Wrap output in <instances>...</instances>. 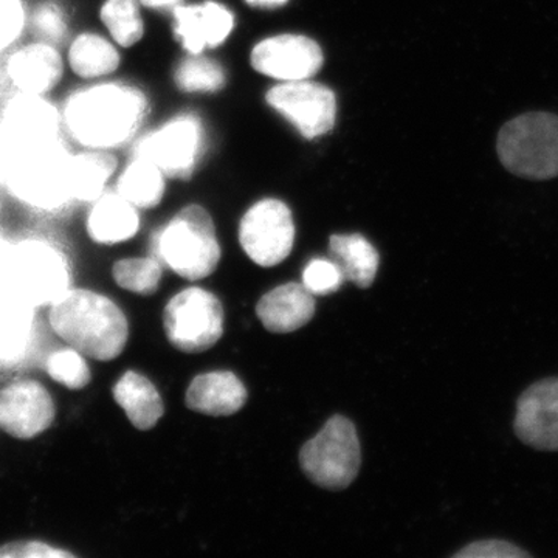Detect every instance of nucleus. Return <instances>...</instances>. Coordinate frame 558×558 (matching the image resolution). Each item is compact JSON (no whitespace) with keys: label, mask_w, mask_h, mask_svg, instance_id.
I'll return each mask as SVG.
<instances>
[{"label":"nucleus","mask_w":558,"mask_h":558,"mask_svg":"<svg viewBox=\"0 0 558 558\" xmlns=\"http://www.w3.org/2000/svg\"><path fill=\"white\" fill-rule=\"evenodd\" d=\"M149 113L148 97L131 83H86L61 106L62 128L80 149L113 150L137 137Z\"/></svg>","instance_id":"nucleus-1"},{"label":"nucleus","mask_w":558,"mask_h":558,"mask_svg":"<svg viewBox=\"0 0 558 558\" xmlns=\"http://www.w3.org/2000/svg\"><path fill=\"white\" fill-rule=\"evenodd\" d=\"M51 329L84 357L110 362L123 354L130 325L123 311L101 293L69 289L50 304Z\"/></svg>","instance_id":"nucleus-2"},{"label":"nucleus","mask_w":558,"mask_h":558,"mask_svg":"<svg viewBox=\"0 0 558 558\" xmlns=\"http://www.w3.org/2000/svg\"><path fill=\"white\" fill-rule=\"evenodd\" d=\"M70 159L65 138L7 149L3 186L14 199L39 211L68 207L73 202Z\"/></svg>","instance_id":"nucleus-3"},{"label":"nucleus","mask_w":558,"mask_h":558,"mask_svg":"<svg viewBox=\"0 0 558 558\" xmlns=\"http://www.w3.org/2000/svg\"><path fill=\"white\" fill-rule=\"evenodd\" d=\"M154 258L189 281L207 278L220 260V247L211 216L199 205L180 209L156 234Z\"/></svg>","instance_id":"nucleus-4"},{"label":"nucleus","mask_w":558,"mask_h":558,"mask_svg":"<svg viewBox=\"0 0 558 558\" xmlns=\"http://www.w3.org/2000/svg\"><path fill=\"white\" fill-rule=\"evenodd\" d=\"M497 153L502 167L527 180L558 178V116L527 112L499 131Z\"/></svg>","instance_id":"nucleus-5"},{"label":"nucleus","mask_w":558,"mask_h":558,"mask_svg":"<svg viewBox=\"0 0 558 558\" xmlns=\"http://www.w3.org/2000/svg\"><path fill=\"white\" fill-rule=\"evenodd\" d=\"M0 275L33 307L50 306L70 289L68 258L51 242L25 240L3 253Z\"/></svg>","instance_id":"nucleus-6"},{"label":"nucleus","mask_w":558,"mask_h":558,"mask_svg":"<svg viewBox=\"0 0 558 558\" xmlns=\"http://www.w3.org/2000/svg\"><path fill=\"white\" fill-rule=\"evenodd\" d=\"M300 464L312 483L328 490H343L357 478L362 450L357 429L349 418L333 416L318 435L304 444Z\"/></svg>","instance_id":"nucleus-7"},{"label":"nucleus","mask_w":558,"mask_h":558,"mask_svg":"<svg viewBox=\"0 0 558 558\" xmlns=\"http://www.w3.org/2000/svg\"><path fill=\"white\" fill-rule=\"evenodd\" d=\"M163 328L172 347L186 354H199L222 337V304L208 290H182L165 307Z\"/></svg>","instance_id":"nucleus-8"},{"label":"nucleus","mask_w":558,"mask_h":558,"mask_svg":"<svg viewBox=\"0 0 558 558\" xmlns=\"http://www.w3.org/2000/svg\"><path fill=\"white\" fill-rule=\"evenodd\" d=\"M202 140L201 121L194 116H180L142 135L132 156L153 161L167 178L186 180L199 160Z\"/></svg>","instance_id":"nucleus-9"},{"label":"nucleus","mask_w":558,"mask_h":558,"mask_svg":"<svg viewBox=\"0 0 558 558\" xmlns=\"http://www.w3.org/2000/svg\"><path fill=\"white\" fill-rule=\"evenodd\" d=\"M240 242L248 258L260 267L282 263L295 242V223L288 205L277 199L253 205L241 220Z\"/></svg>","instance_id":"nucleus-10"},{"label":"nucleus","mask_w":558,"mask_h":558,"mask_svg":"<svg viewBox=\"0 0 558 558\" xmlns=\"http://www.w3.org/2000/svg\"><path fill=\"white\" fill-rule=\"evenodd\" d=\"M267 102L306 138L322 137L336 124V95L323 84L286 81L269 90Z\"/></svg>","instance_id":"nucleus-11"},{"label":"nucleus","mask_w":558,"mask_h":558,"mask_svg":"<svg viewBox=\"0 0 558 558\" xmlns=\"http://www.w3.org/2000/svg\"><path fill=\"white\" fill-rule=\"evenodd\" d=\"M0 132L7 149L25 148L65 138L60 106L44 95L17 94L3 106Z\"/></svg>","instance_id":"nucleus-12"},{"label":"nucleus","mask_w":558,"mask_h":558,"mask_svg":"<svg viewBox=\"0 0 558 558\" xmlns=\"http://www.w3.org/2000/svg\"><path fill=\"white\" fill-rule=\"evenodd\" d=\"M57 407L43 384L16 380L0 391V428L11 438H38L53 425Z\"/></svg>","instance_id":"nucleus-13"},{"label":"nucleus","mask_w":558,"mask_h":558,"mask_svg":"<svg viewBox=\"0 0 558 558\" xmlns=\"http://www.w3.org/2000/svg\"><path fill=\"white\" fill-rule=\"evenodd\" d=\"M513 429L534 450L558 451V376L535 381L521 392Z\"/></svg>","instance_id":"nucleus-14"},{"label":"nucleus","mask_w":558,"mask_h":558,"mask_svg":"<svg viewBox=\"0 0 558 558\" xmlns=\"http://www.w3.org/2000/svg\"><path fill=\"white\" fill-rule=\"evenodd\" d=\"M65 72L60 47L39 39L14 47L5 64L7 78L17 94L49 97L60 87Z\"/></svg>","instance_id":"nucleus-15"},{"label":"nucleus","mask_w":558,"mask_h":558,"mask_svg":"<svg viewBox=\"0 0 558 558\" xmlns=\"http://www.w3.org/2000/svg\"><path fill=\"white\" fill-rule=\"evenodd\" d=\"M252 65L263 75L281 81L310 80L322 69L323 51L315 40L281 35L260 40L252 51Z\"/></svg>","instance_id":"nucleus-16"},{"label":"nucleus","mask_w":558,"mask_h":558,"mask_svg":"<svg viewBox=\"0 0 558 558\" xmlns=\"http://www.w3.org/2000/svg\"><path fill=\"white\" fill-rule=\"evenodd\" d=\"M174 13V35L191 54L207 47H218L234 27V17L226 7L216 2L202 5H179Z\"/></svg>","instance_id":"nucleus-17"},{"label":"nucleus","mask_w":558,"mask_h":558,"mask_svg":"<svg viewBox=\"0 0 558 558\" xmlns=\"http://www.w3.org/2000/svg\"><path fill=\"white\" fill-rule=\"evenodd\" d=\"M120 47L100 32H81L70 38L64 58L68 70L84 83L112 78L121 65Z\"/></svg>","instance_id":"nucleus-18"},{"label":"nucleus","mask_w":558,"mask_h":558,"mask_svg":"<svg viewBox=\"0 0 558 558\" xmlns=\"http://www.w3.org/2000/svg\"><path fill=\"white\" fill-rule=\"evenodd\" d=\"M256 315L274 333L295 332L315 315L314 295L299 282L279 286L258 301Z\"/></svg>","instance_id":"nucleus-19"},{"label":"nucleus","mask_w":558,"mask_h":558,"mask_svg":"<svg viewBox=\"0 0 558 558\" xmlns=\"http://www.w3.org/2000/svg\"><path fill=\"white\" fill-rule=\"evenodd\" d=\"M86 231L95 244H123L140 231V209L121 197L116 190H108L92 202Z\"/></svg>","instance_id":"nucleus-20"},{"label":"nucleus","mask_w":558,"mask_h":558,"mask_svg":"<svg viewBox=\"0 0 558 558\" xmlns=\"http://www.w3.org/2000/svg\"><path fill=\"white\" fill-rule=\"evenodd\" d=\"M247 402V389L230 371L201 374L186 389L190 410L207 416H231Z\"/></svg>","instance_id":"nucleus-21"},{"label":"nucleus","mask_w":558,"mask_h":558,"mask_svg":"<svg viewBox=\"0 0 558 558\" xmlns=\"http://www.w3.org/2000/svg\"><path fill=\"white\" fill-rule=\"evenodd\" d=\"M119 157L113 150L78 149L70 159L73 202L92 204L109 190L119 172Z\"/></svg>","instance_id":"nucleus-22"},{"label":"nucleus","mask_w":558,"mask_h":558,"mask_svg":"<svg viewBox=\"0 0 558 558\" xmlns=\"http://www.w3.org/2000/svg\"><path fill=\"white\" fill-rule=\"evenodd\" d=\"M35 307L0 275V360L16 359L32 339Z\"/></svg>","instance_id":"nucleus-23"},{"label":"nucleus","mask_w":558,"mask_h":558,"mask_svg":"<svg viewBox=\"0 0 558 558\" xmlns=\"http://www.w3.org/2000/svg\"><path fill=\"white\" fill-rule=\"evenodd\" d=\"M113 399L135 428L156 427L165 413L163 400L153 381L135 371H128L113 387Z\"/></svg>","instance_id":"nucleus-24"},{"label":"nucleus","mask_w":558,"mask_h":558,"mask_svg":"<svg viewBox=\"0 0 558 558\" xmlns=\"http://www.w3.org/2000/svg\"><path fill=\"white\" fill-rule=\"evenodd\" d=\"M330 259L337 264L344 281L368 289L379 270V253L360 234H333L329 241Z\"/></svg>","instance_id":"nucleus-25"},{"label":"nucleus","mask_w":558,"mask_h":558,"mask_svg":"<svg viewBox=\"0 0 558 558\" xmlns=\"http://www.w3.org/2000/svg\"><path fill=\"white\" fill-rule=\"evenodd\" d=\"M167 175L157 165L143 157L132 156L123 170L117 172L116 190L135 208L153 209L163 201Z\"/></svg>","instance_id":"nucleus-26"},{"label":"nucleus","mask_w":558,"mask_h":558,"mask_svg":"<svg viewBox=\"0 0 558 558\" xmlns=\"http://www.w3.org/2000/svg\"><path fill=\"white\" fill-rule=\"evenodd\" d=\"M98 21L101 22L106 35L121 50L132 49L145 36L140 0H102L98 9Z\"/></svg>","instance_id":"nucleus-27"},{"label":"nucleus","mask_w":558,"mask_h":558,"mask_svg":"<svg viewBox=\"0 0 558 558\" xmlns=\"http://www.w3.org/2000/svg\"><path fill=\"white\" fill-rule=\"evenodd\" d=\"M112 277L121 289L150 296L160 288L163 266L154 256L120 259L113 264Z\"/></svg>","instance_id":"nucleus-28"},{"label":"nucleus","mask_w":558,"mask_h":558,"mask_svg":"<svg viewBox=\"0 0 558 558\" xmlns=\"http://www.w3.org/2000/svg\"><path fill=\"white\" fill-rule=\"evenodd\" d=\"M174 81L183 92H216L226 84V73L218 62L193 54V58L180 62Z\"/></svg>","instance_id":"nucleus-29"},{"label":"nucleus","mask_w":558,"mask_h":558,"mask_svg":"<svg viewBox=\"0 0 558 558\" xmlns=\"http://www.w3.org/2000/svg\"><path fill=\"white\" fill-rule=\"evenodd\" d=\"M47 374L62 387L78 391L90 384L92 374L86 357L76 349H60L46 362Z\"/></svg>","instance_id":"nucleus-30"},{"label":"nucleus","mask_w":558,"mask_h":558,"mask_svg":"<svg viewBox=\"0 0 558 558\" xmlns=\"http://www.w3.org/2000/svg\"><path fill=\"white\" fill-rule=\"evenodd\" d=\"M28 28L36 39L60 47L68 39L70 22L61 3L44 0L28 13Z\"/></svg>","instance_id":"nucleus-31"},{"label":"nucleus","mask_w":558,"mask_h":558,"mask_svg":"<svg viewBox=\"0 0 558 558\" xmlns=\"http://www.w3.org/2000/svg\"><path fill=\"white\" fill-rule=\"evenodd\" d=\"M28 28L24 0H0V53L14 49Z\"/></svg>","instance_id":"nucleus-32"},{"label":"nucleus","mask_w":558,"mask_h":558,"mask_svg":"<svg viewBox=\"0 0 558 558\" xmlns=\"http://www.w3.org/2000/svg\"><path fill=\"white\" fill-rule=\"evenodd\" d=\"M344 278L332 259H314L307 264L303 274L304 288L314 296L336 293L343 284Z\"/></svg>","instance_id":"nucleus-33"},{"label":"nucleus","mask_w":558,"mask_h":558,"mask_svg":"<svg viewBox=\"0 0 558 558\" xmlns=\"http://www.w3.org/2000/svg\"><path fill=\"white\" fill-rule=\"evenodd\" d=\"M453 557L457 558H529L531 554L521 549L515 543L506 539L488 538L470 543Z\"/></svg>","instance_id":"nucleus-34"},{"label":"nucleus","mask_w":558,"mask_h":558,"mask_svg":"<svg viewBox=\"0 0 558 558\" xmlns=\"http://www.w3.org/2000/svg\"><path fill=\"white\" fill-rule=\"evenodd\" d=\"M0 557H73L72 553L40 542H20L0 548Z\"/></svg>","instance_id":"nucleus-35"},{"label":"nucleus","mask_w":558,"mask_h":558,"mask_svg":"<svg viewBox=\"0 0 558 558\" xmlns=\"http://www.w3.org/2000/svg\"><path fill=\"white\" fill-rule=\"evenodd\" d=\"M140 3L150 10H174L182 5V0H140Z\"/></svg>","instance_id":"nucleus-36"},{"label":"nucleus","mask_w":558,"mask_h":558,"mask_svg":"<svg viewBox=\"0 0 558 558\" xmlns=\"http://www.w3.org/2000/svg\"><path fill=\"white\" fill-rule=\"evenodd\" d=\"M245 2L252 7H260V9H277V7L288 3V0H245Z\"/></svg>","instance_id":"nucleus-37"},{"label":"nucleus","mask_w":558,"mask_h":558,"mask_svg":"<svg viewBox=\"0 0 558 558\" xmlns=\"http://www.w3.org/2000/svg\"><path fill=\"white\" fill-rule=\"evenodd\" d=\"M7 165V145L3 140L2 132H0V185H3V174H5Z\"/></svg>","instance_id":"nucleus-38"},{"label":"nucleus","mask_w":558,"mask_h":558,"mask_svg":"<svg viewBox=\"0 0 558 558\" xmlns=\"http://www.w3.org/2000/svg\"><path fill=\"white\" fill-rule=\"evenodd\" d=\"M0 248H2V242H0Z\"/></svg>","instance_id":"nucleus-39"}]
</instances>
